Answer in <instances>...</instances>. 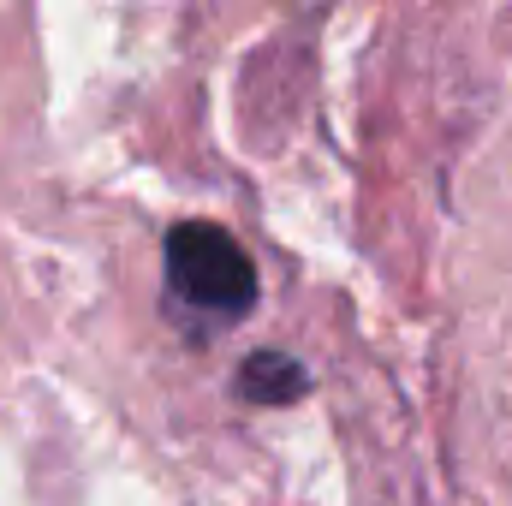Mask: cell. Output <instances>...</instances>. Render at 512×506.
I'll list each match as a JSON object with an SVG mask.
<instances>
[{"instance_id":"obj_1","label":"cell","mask_w":512,"mask_h":506,"mask_svg":"<svg viewBox=\"0 0 512 506\" xmlns=\"http://www.w3.org/2000/svg\"><path fill=\"white\" fill-rule=\"evenodd\" d=\"M167 286L209 322H239L256 304V268L227 227L179 221L167 233Z\"/></svg>"},{"instance_id":"obj_2","label":"cell","mask_w":512,"mask_h":506,"mask_svg":"<svg viewBox=\"0 0 512 506\" xmlns=\"http://www.w3.org/2000/svg\"><path fill=\"white\" fill-rule=\"evenodd\" d=\"M239 393H245L251 405H292V399L310 393V370H304L292 352L262 346V352H251V358L239 364Z\"/></svg>"}]
</instances>
